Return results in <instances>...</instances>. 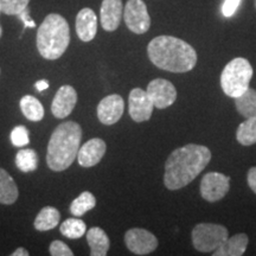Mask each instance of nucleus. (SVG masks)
<instances>
[{
    "mask_svg": "<svg viewBox=\"0 0 256 256\" xmlns=\"http://www.w3.org/2000/svg\"><path fill=\"white\" fill-rule=\"evenodd\" d=\"M228 229L222 224L200 223L192 229V244L200 252H212L228 238Z\"/></svg>",
    "mask_w": 256,
    "mask_h": 256,
    "instance_id": "obj_6",
    "label": "nucleus"
},
{
    "mask_svg": "<svg viewBox=\"0 0 256 256\" xmlns=\"http://www.w3.org/2000/svg\"><path fill=\"white\" fill-rule=\"evenodd\" d=\"M28 255L30 254H28V252L25 248L16 249V250L11 254V256H28Z\"/></svg>",
    "mask_w": 256,
    "mask_h": 256,
    "instance_id": "obj_34",
    "label": "nucleus"
},
{
    "mask_svg": "<svg viewBox=\"0 0 256 256\" xmlns=\"http://www.w3.org/2000/svg\"><path fill=\"white\" fill-rule=\"evenodd\" d=\"M19 192L14 179L6 170L0 168V204L11 206L18 200Z\"/></svg>",
    "mask_w": 256,
    "mask_h": 256,
    "instance_id": "obj_19",
    "label": "nucleus"
},
{
    "mask_svg": "<svg viewBox=\"0 0 256 256\" xmlns=\"http://www.w3.org/2000/svg\"><path fill=\"white\" fill-rule=\"evenodd\" d=\"M147 55L156 68L170 72H191L197 64V52L186 42L174 36H158L147 46Z\"/></svg>",
    "mask_w": 256,
    "mask_h": 256,
    "instance_id": "obj_2",
    "label": "nucleus"
},
{
    "mask_svg": "<svg viewBox=\"0 0 256 256\" xmlns=\"http://www.w3.org/2000/svg\"><path fill=\"white\" fill-rule=\"evenodd\" d=\"M30 0H0V8L8 16H18L28 8Z\"/></svg>",
    "mask_w": 256,
    "mask_h": 256,
    "instance_id": "obj_27",
    "label": "nucleus"
},
{
    "mask_svg": "<svg viewBox=\"0 0 256 256\" xmlns=\"http://www.w3.org/2000/svg\"><path fill=\"white\" fill-rule=\"evenodd\" d=\"M98 32V17L92 8H84L76 16V34L82 42L92 40Z\"/></svg>",
    "mask_w": 256,
    "mask_h": 256,
    "instance_id": "obj_16",
    "label": "nucleus"
},
{
    "mask_svg": "<svg viewBox=\"0 0 256 256\" xmlns=\"http://www.w3.org/2000/svg\"><path fill=\"white\" fill-rule=\"evenodd\" d=\"M200 194L209 203H216L230 190V178L220 172H209L200 180Z\"/></svg>",
    "mask_w": 256,
    "mask_h": 256,
    "instance_id": "obj_8",
    "label": "nucleus"
},
{
    "mask_svg": "<svg viewBox=\"0 0 256 256\" xmlns=\"http://www.w3.org/2000/svg\"><path fill=\"white\" fill-rule=\"evenodd\" d=\"M60 220V211L54 206L43 208L34 220V228L38 232H49L58 226Z\"/></svg>",
    "mask_w": 256,
    "mask_h": 256,
    "instance_id": "obj_20",
    "label": "nucleus"
},
{
    "mask_svg": "<svg viewBox=\"0 0 256 256\" xmlns=\"http://www.w3.org/2000/svg\"><path fill=\"white\" fill-rule=\"evenodd\" d=\"M19 16V18L22 19V20H23V23H24V25H25V28H34L36 26V24H34V22L32 20V19L30 18V14H28V8H26L24 10V11H22L20 14H18Z\"/></svg>",
    "mask_w": 256,
    "mask_h": 256,
    "instance_id": "obj_32",
    "label": "nucleus"
},
{
    "mask_svg": "<svg viewBox=\"0 0 256 256\" xmlns=\"http://www.w3.org/2000/svg\"><path fill=\"white\" fill-rule=\"evenodd\" d=\"M247 182H248L249 188H250L252 191L256 194V166L255 168H249L247 174Z\"/></svg>",
    "mask_w": 256,
    "mask_h": 256,
    "instance_id": "obj_31",
    "label": "nucleus"
},
{
    "mask_svg": "<svg viewBox=\"0 0 256 256\" xmlns=\"http://www.w3.org/2000/svg\"><path fill=\"white\" fill-rule=\"evenodd\" d=\"M248 236L246 234H236L228 238L215 252L211 254L214 256H242L247 250Z\"/></svg>",
    "mask_w": 256,
    "mask_h": 256,
    "instance_id": "obj_17",
    "label": "nucleus"
},
{
    "mask_svg": "<svg viewBox=\"0 0 256 256\" xmlns=\"http://www.w3.org/2000/svg\"><path fill=\"white\" fill-rule=\"evenodd\" d=\"M82 128L75 121L58 124L51 134L46 151V164L50 170L62 172L69 168L81 147Z\"/></svg>",
    "mask_w": 256,
    "mask_h": 256,
    "instance_id": "obj_3",
    "label": "nucleus"
},
{
    "mask_svg": "<svg viewBox=\"0 0 256 256\" xmlns=\"http://www.w3.org/2000/svg\"><path fill=\"white\" fill-rule=\"evenodd\" d=\"M16 165L22 172H32L38 166V156L36 151L31 148H23L16 156Z\"/></svg>",
    "mask_w": 256,
    "mask_h": 256,
    "instance_id": "obj_26",
    "label": "nucleus"
},
{
    "mask_svg": "<svg viewBox=\"0 0 256 256\" xmlns=\"http://www.w3.org/2000/svg\"><path fill=\"white\" fill-rule=\"evenodd\" d=\"M211 152L206 146L188 144L176 148L165 162L164 184L168 190L183 188L209 165Z\"/></svg>",
    "mask_w": 256,
    "mask_h": 256,
    "instance_id": "obj_1",
    "label": "nucleus"
},
{
    "mask_svg": "<svg viewBox=\"0 0 256 256\" xmlns=\"http://www.w3.org/2000/svg\"><path fill=\"white\" fill-rule=\"evenodd\" d=\"M36 88H37V90L43 92V90H46V89L49 88V83H48V81H46V80H40V81H38L36 83Z\"/></svg>",
    "mask_w": 256,
    "mask_h": 256,
    "instance_id": "obj_33",
    "label": "nucleus"
},
{
    "mask_svg": "<svg viewBox=\"0 0 256 256\" xmlns=\"http://www.w3.org/2000/svg\"><path fill=\"white\" fill-rule=\"evenodd\" d=\"M78 104V92L72 86H62L57 90L52 104H51V112L57 119H66L72 114V112Z\"/></svg>",
    "mask_w": 256,
    "mask_h": 256,
    "instance_id": "obj_13",
    "label": "nucleus"
},
{
    "mask_svg": "<svg viewBox=\"0 0 256 256\" xmlns=\"http://www.w3.org/2000/svg\"><path fill=\"white\" fill-rule=\"evenodd\" d=\"M124 19L128 30L136 34H146L151 28V17L142 0H128L124 5Z\"/></svg>",
    "mask_w": 256,
    "mask_h": 256,
    "instance_id": "obj_7",
    "label": "nucleus"
},
{
    "mask_svg": "<svg viewBox=\"0 0 256 256\" xmlns=\"http://www.w3.org/2000/svg\"><path fill=\"white\" fill-rule=\"evenodd\" d=\"M124 110V98L118 94H112L102 98L98 106V118L101 124L112 126L121 119Z\"/></svg>",
    "mask_w": 256,
    "mask_h": 256,
    "instance_id": "obj_12",
    "label": "nucleus"
},
{
    "mask_svg": "<svg viewBox=\"0 0 256 256\" xmlns=\"http://www.w3.org/2000/svg\"><path fill=\"white\" fill-rule=\"evenodd\" d=\"M36 43L43 58L58 60L70 43V28L66 18L57 14H48L38 28Z\"/></svg>",
    "mask_w": 256,
    "mask_h": 256,
    "instance_id": "obj_4",
    "label": "nucleus"
},
{
    "mask_svg": "<svg viewBox=\"0 0 256 256\" xmlns=\"http://www.w3.org/2000/svg\"><path fill=\"white\" fill-rule=\"evenodd\" d=\"M60 234L70 240L81 238L87 232V226L80 218H68L60 224Z\"/></svg>",
    "mask_w": 256,
    "mask_h": 256,
    "instance_id": "obj_25",
    "label": "nucleus"
},
{
    "mask_svg": "<svg viewBox=\"0 0 256 256\" xmlns=\"http://www.w3.org/2000/svg\"><path fill=\"white\" fill-rule=\"evenodd\" d=\"M236 139L242 146L256 144V118H249L240 124L236 130Z\"/></svg>",
    "mask_w": 256,
    "mask_h": 256,
    "instance_id": "obj_23",
    "label": "nucleus"
},
{
    "mask_svg": "<svg viewBox=\"0 0 256 256\" xmlns=\"http://www.w3.org/2000/svg\"><path fill=\"white\" fill-rule=\"evenodd\" d=\"M11 142L16 147H24L30 144V138H28V130L25 126H17L12 130L11 132Z\"/></svg>",
    "mask_w": 256,
    "mask_h": 256,
    "instance_id": "obj_28",
    "label": "nucleus"
},
{
    "mask_svg": "<svg viewBox=\"0 0 256 256\" xmlns=\"http://www.w3.org/2000/svg\"><path fill=\"white\" fill-rule=\"evenodd\" d=\"M0 14H2V8H0Z\"/></svg>",
    "mask_w": 256,
    "mask_h": 256,
    "instance_id": "obj_37",
    "label": "nucleus"
},
{
    "mask_svg": "<svg viewBox=\"0 0 256 256\" xmlns=\"http://www.w3.org/2000/svg\"><path fill=\"white\" fill-rule=\"evenodd\" d=\"M236 110L246 119L256 118V90L248 88L242 95L235 98Z\"/></svg>",
    "mask_w": 256,
    "mask_h": 256,
    "instance_id": "obj_21",
    "label": "nucleus"
},
{
    "mask_svg": "<svg viewBox=\"0 0 256 256\" xmlns=\"http://www.w3.org/2000/svg\"><path fill=\"white\" fill-rule=\"evenodd\" d=\"M252 64L247 58L236 57L224 66L220 74V87L224 94L229 98H238L249 88L252 78Z\"/></svg>",
    "mask_w": 256,
    "mask_h": 256,
    "instance_id": "obj_5",
    "label": "nucleus"
},
{
    "mask_svg": "<svg viewBox=\"0 0 256 256\" xmlns=\"http://www.w3.org/2000/svg\"><path fill=\"white\" fill-rule=\"evenodd\" d=\"M107 151V145L100 138L88 140L84 145L80 147L78 162L82 168H92L101 162Z\"/></svg>",
    "mask_w": 256,
    "mask_h": 256,
    "instance_id": "obj_14",
    "label": "nucleus"
},
{
    "mask_svg": "<svg viewBox=\"0 0 256 256\" xmlns=\"http://www.w3.org/2000/svg\"><path fill=\"white\" fill-rule=\"evenodd\" d=\"M2 26H0V37H2Z\"/></svg>",
    "mask_w": 256,
    "mask_h": 256,
    "instance_id": "obj_35",
    "label": "nucleus"
},
{
    "mask_svg": "<svg viewBox=\"0 0 256 256\" xmlns=\"http://www.w3.org/2000/svg\"><path fill=\"white\" fill-rule=\"evenodd\" d=\"M92 256H106L110 247V238L104 229L94 226L86 232Z\"/></svg>",
    "mask_w": 256,
    "mask_h": 256,
    "instance_id": "obj_18",
    "label": "nucleus"
},
{
    "mask_svg": "<svg viewBox=\"0 0 256 256\" xmlns=\"http://www.w3.org/2000/svg\"><path fill=\"white\" fill-rule=\"evenodd\" d=\"M154 104L146 90L134 88L128 96V113L136 122H144L151 119Z\"/></svg>",
    "mask_w": 256,
    "mask_h": 256,
    "instance_id": "obj_11",
    "label": "nucleus"
},
{
    "mask_svg": "<svg viewBox=\"0 0 256 256\" xmlns=\"http://www.w3.org/2000/svg\"><path fill=\"white\" fill-rule=\"evenodd\" d=\"M241 0H226L222 6V14L224 17H232L238 10Z\"/></svg>",
    "mask_w": 256,
    "mask_h": 256,
    "instance_id": "obj_30",
    "label": "nucleus"
},
{
    "mask_svg": "<svg viewBox=\"0 0 256 256\" xmlns=\"http://www.w3.org/2000/svg\"><path fill=\"white\" fill-rule=\"evenodd\" d=\"M122 0H104L100 10L101 26L104 31L113 32L119 28L122 19Z\"/></svg>",
    "mask_w": 256,
    "mask_h": 256,
    "instance_id": "obj_15",
    "label": "nucleus"
},
{
    "mask_svg": "<svg viewBox=\"0 0 256 256\" xmlns=\"http://www.w3.org/2000/svg\"><path fill=\"white\" fill-rule=\"evenodd\" d=\"M49 252L52 256H72L74 252L66 243L62 241L51 242Z\"/></svg>",
    "mask_w": 256,
    "mask_h": 256,
    "instance_id": "obj_29",
    "label": "nucleus"
},
{
    "mask_svg": "<svg viewBox=\"0 0 256 256\" xmlns=\"http://www.w3.org/2000/svg\"><path fill=\"white\" fill-rule=\"evenodd\" d=\"M124 243L128 250L136 255H148L158 248V238L151 232L142 228H133L124 234Z\"/></svg>",
    "mask_w": 256,
    "mask_h": 256,
    "instance_id": "obj_9",
    "label": "nucleus"
},
{
    "mask_svg": "<svg viewBox=\"0 0 256 256\" xmlns=\"http://www.w3.org/2000/svg\"><path fill=\"white\" fill-rule=\"evenodd\" d=\"M96 206V198L92 192L84 191L78 198L72 200V206H70V212L74 216L80 217L83 216L86 212L94 209Z\"/></svg>",
    "mask_w": 256,
    "mask_h": 256,
    "instance_id": "obj_24",
    "label": "nucleus"
},
{
    "mask_svg": "<svg viewBox=\"0 0 256 256\" xmlns=\"http://www.w3.org/2000/svg\"><path fill=\"white\" fill-rule=\"evenodd\" d=\"M146 92L158 110H166L177 100V89L174 83L164 78H156L150 82Z\"/></svg>",
    "mask_w": 256,
    "mask_h": 256,
    "instance_id": "obj_10",
    "label": "nucleus"
},
{
    "mask_svg": "<svg viewBox=\"0 0 256 256\" xmlns=\"http://www.w3.org/2000/svg\"><path fill=\"white\" fill-rule=\"evenodd\" d=\"M19 106H20L22 113L30 121H40L44 118L43 104L34 96H23L19 102Z\"/></svg>",
    "mask_w": 256,
    "mask_h": 256,
    "instance_id": "obj_22",
    "label": "nucleus"
},
{
    "mask_svg": "<svg viewBox=\"0 0 256 256\" xmlns=\"http://www.w3.org/2000/svg\"><path fill=\"white\" fill-rule=\"evenodd\" d=\"M254 2H255V8H256V0H254Z\"/></svg>",
    "mask_w": 256,
    "mask_h": 256,
    "instance_id": "obj_36",
    "label": "nucleus"
}]
</instances>
